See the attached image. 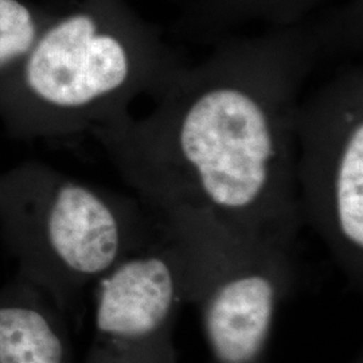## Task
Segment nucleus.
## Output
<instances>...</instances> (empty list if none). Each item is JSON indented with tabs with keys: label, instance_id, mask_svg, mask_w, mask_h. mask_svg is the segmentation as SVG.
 Wrapping results in <instances>:
<instances>
[{
	"label": "nucleus",
	"instance_id": "8",
	"mask_svg": "<svg viewBox=\"0 0 363 363\" xmlns=\"http://www.w3.org/2000/svg\"><path fill=\"white\" fill-rule=\"evenodd\" d=\"M325 0H187L175 30L190 37H223L238 27H286L313 15Z\"/></svg>",
	"mask_w": 363,
	"mask_h": 363
},
{
	"label": "nucleus",
	"instance_id": "5",
	"mask_svg": "<svg viewBox=\"0 0 363 363\" xmlns=\"http://www.w3.org/2000/svg\"><path fill=\"white\" fill-rule=\"evenodd\" d=\"M295 178L303 225L363 289V67L347 66L298 104Z\"/></svg>",
	"mask_w": 363,
	"mask_h": 363
},
{
	"label": "nucleus",
	"instance_id": "3",
	"mask_svg": "<svg viewBox=\"0 0 363 363\" xmlns=\"http://www.w3.org/2000/svg\"><path fill=\"white\" fill-rule=\"evenodd\" d=\"M159 230L136 198L28 160L0 172V235L16 274L42 289L66 316L86 291Z\"/></svg>",
	"mask_w": 363,
	"mask_h": 363
},
{
	"label": "nucleus",
	"instance_id": "9",
	"mask_svg": "<svg viewBox=\"0 0 363 363\" xmlns=\"http://www.w3.org/2000/svg\"><path fill=\"white\" fill-rule=\"evenodd\" d=\"M50 21L22 0H0V81L19 65Z\"/></svg>",
	"mask_w": 363,
	"mask_h": 363
},
{
	"label": "nucleus",
	"instance_id": "1",
	"mask_svg": "<svg viewBox=\"0 0 363 363\" xmlns=\"http://www.w3.org/2000/svg\"><path fill=\"white\" fill-rule=\"evenodd\" d=\"M362 40V0L257 35H223L203 61L174 73L147 116L128 112L91 135L148 210L206 211L295 247L303 89L322 58L361 52Z\"/></svg>",
	"mask_w": 363,
	"mask_h": 363
},
{
	"label": "nucleus",
	"instance_id": "7",
	"mask_svg": "<svg viewBox=\"0 0 363 363\" xmlns=\"http://www.w3.org/2000/svg\"><path fill=\"white\" fill-rule=\"evenodd\" d=\"M0 363H77L67 316L18 274L0 286Z\"/></svg>",
	"mask_w": 363,
	"mask_h": 363
},
{
	"label": "nucleus",
	"instance_id": "6",
	"mask_svg": "<svg viewBox=\"0 0 363 363\" xmlns=\"http://www.w3.org/2000/svg\"><path fill=\"white\" fill-rule=\"evenodd\" d=\"M157 220L154 238L93 286V337L81 363H178L174 331L189 304L183 257Z\"/></svg>",
	"mask_w": 363,
	"mask_h": 363
},
{
	"label": "nucleus",
	"instance_id": "10",
	"mask_svg": "<svg viewBox=\"0 0 363 363\" xmlns=\"http://www.w3.org/2000/svg\"><path fill=\"white\" fill-rule=\"evenodd\" d=\"M351 363H363V357L362 354H359V355H357V358L352 361Z\"/></svg>",
	"mask_w": 363,
	"mask_h": 363
},
{
	"label": "nucleus",
	"instance_id": "4",
	"mask_svg": "<svg viewBox=\"0 0 363 363\" xmlns=\"http://www.w3.org/2000/svg\"><path fill=\"white\" fill-rule=\"evenodd\" d=\"M181 247L187 303L213 363H264L276 312L298 280L295 247L247 233L206 211H152Z\"/></svg>",
	"mask_w": 363,
	"mask_h": 363
},
{
	"label": "nucleus",
	"instance_id": "2",
	"mask_svg": "<svg viewBox=\"0 0 363 363\" xmlns=\"http://www.w3.org/2000/svg\"><path fill=\"white\" fill-rule=\"evenodd\" d=\"M154 23L124 0H82L40 31L0 81V121L19 140H67L155 97L183 65Z\"/></svg>",
	"mask_w": 363,
	"mask_h": 363
}]
</instances>
